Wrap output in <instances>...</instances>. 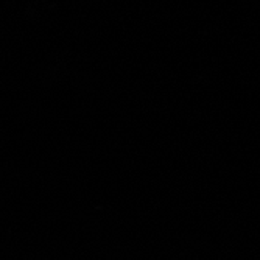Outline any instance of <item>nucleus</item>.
Wrapping results in <instances>:
<instances>
[]
</instances>
